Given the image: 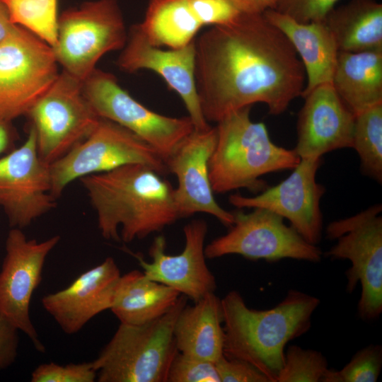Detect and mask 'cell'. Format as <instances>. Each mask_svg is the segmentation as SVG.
Segmentation results:
<instances>
[{
  "mask_svg": "<svg viewBox=\"0 0 382 382\" xmlns=\"http://www.w3.org/2000/svg\"><path fill=\"white\" fill-rule=\"evenodd\" d=\"M323 354L297 345L288 347L276 382H319L328 369Z\"/></svg>",
  "mask_w": 382,
  "mask_h": 382,
  "instance_id": "obj_29",
  "label": "cell"
},
{
  "mask_svg": "<svg viewBox=\"0 0 382 382\" xmlns=\"http://www.w3.org/2000/svg\"><path fill=\"white\" fill-rule=\"evenodd\" d=\"M320 163L321 158H301L290 175L277 185L255 197L231 195L228 202L238 209H268L288 219L307 242L317 245L323 226L320 202L325 192L316 181Z\"/></svg>",
  "mask_w": 382,
  "mask_h": 382,
  "instance_id": "obj_15",
  "label": "cell"
},
{
  "mask_svg": "<svg viewBox=\"0 0 382 382\" xmlns=\"http://www.w3.org/2000/svg\"><path fill=\"white\" fill-rule=\"evenodd\" d=\"M216 141V127L194 129L178 146L166 164L178 181L174 197L180 218L206 213L230 227L233 213L223 209L214 198L209 173V161Z\"/></svg>",
  "mask_w": 382,
  "mask_h": 382,
  "instance_id": "obj_16",
  "label": "cell"
},
{
  "mask_svg": "<svg viewBox=\"0 0 382 382\" xmlns=\"http://www.w3.org/2000/svg\"><path fill=\"white\" fill-rule=\"evenodd\" d=\"M50 165L40 157L30 125L25 141L0 158V207L11 228L23 229L56 207Z\"/></svg>",
  "mask_w": 382,
  "mask_h": 382,
  "instance_id": "obj_14",
  "label": "cell"
},
{
  "mask_svg": "<svg viewBox=\"0 0 382 382\" xmlns=\"http://www.w3.org/2000/svg\"><path fill=\"white\" fill-rule=\"evenodd\" d=\"M241 13H262L272 9L275 0H229Z\"/></svg>",
  "mask_w": 382,
  "mask_h": 382,
  "instance_id": "obj_37",
  "label": "cell"
},
{
  "mask_svg": "<svg viewBox=\"0 0 382 382\" xmlns=\"http://www.w3.org/2000/svg\"><path fill=\"white\" fill-rule=\"evenodd\" d=\"M214 364L220 382H270L260 371L243 360L223 354Z\"/></svg>",
  "mask_w": 382,
  "mask_h": 382,
  "instance_id": "obj_35",
  "label": "cell"
},
{
  "mask_svg": "<svg viewBox=\"0 0 382 382\" xmlns=\"http://www.w3.org/2000/svg\"><path fill=\"white\" fill-rule=\"evenodd\" d=\"M189 2L203 26L228 23L241 13L229 0H189Z\"/></svg>",
  "mask_w": 382,
  "mask_h": 382,
  "instance_id": "obj_34",
  "label": "cell"
},
{
  "mask_svg": "<svg viewBox=\"0 0 382 382\" xmlns=\"http://www.w3.org/2000/svg\"><path fill=\"white\" fill-rule=\"evenodd\" d=\"M331 84L355 116L382 103V50L339 51Z\"/></svg>",
  "mask_w": 382,
  "mask_h": 382,
  "instance_id": "obj_23",
  "label": "cell"
},
{
  "mask_svg": "<svg viewBox=\"0 0 382 382\" xmlns=\"http://www.w3.org/2000/svg\"><path fill=\"white\" fill-rule=\"evenodd\" d=\"M325 23L338 51L382 50V4L376 0H349L334 7Z\"/></svg>",
  "mask_w": 382,
  "mask_h": 382,
  "instance_id": "obj_25",
  "label": "cell"
},
{
  "mask_svg": "<svg viewBox=\"0 0 382 382\" xmlns=\"http://www.w3.org/2000/svg\"><path fill=\"white\" fill-rule=\"evenodd\" d=\"M8 16V11L0 0V41L6 38L15 28Z\"/></svg>",
  "mask_w": 382,
  "mask_h": 382,
  "instance_id": "obj_39",
  "label": "cell"
},
{
  "mask_svg": "<svg viewBox=\"0 0 382 382\" xmlns=\"http://www.w3.org/2000/svg\"><path fill=\"white\" fill-rule=\"evenodd\" d=\"M127 34L117 0L86 1L64 11L52 47L58 64L83 81L106 53L122 49Z\"/></svg>",
  "mask_w": 382,
  "mask_h": 382,
  "instance_id": "obj_6",
  "label": "cell"
},
{
  "mask_svg": "<svg viewBox=\"0 0 382 382\" xmlns=\"http://www.w3.org/2000/svg\"><path fill=\"white\" fill-rule=\"evenodd\" d=\"M134 163L148 166L161 175L168 173L153 146L125 127L100 117L85 139L50 165L51 194L57 199L75 180Z\"/></svg>",
  "mask_w": 382,
  "mask_h": 382,
  "instance_id": "obj_8",
  "label": "cell"
},
{
  "mask_svg": "<svg viewBox=\"0 0 382 382\" xmlns=\"http://www.w3.org/2000/svg\"><path fill=\"white\" fill-rule=\"evenodd\" d=\"M120 277L116 262L108 257L67 287L45 295L42 307L64 333H77L96 316L110 309Z\"/></svg>",
  "mask_w": 382,
  "mask_h": 382,
  "instance_id": "obj_20",
  "label": "cell"
},
{
  "mask_svg": "<svg viewBox=\"0 0 382 382\" xmlns=\"http://www.w3.org/2000/svg\"><path fill=\"white\" fill-rule=\"evenodd\" d=\"M180 295L134 270L121 275L110 310L120 323L143 325L166 314Z\"/></svg>",
  "mask_w": 382,
  "mask_h": 382,
  "instance_id": "obj_24",
  "label": "cell"
},
{
  "mask_svg": "<svg viewBox=\"0 0 382 382\" xmlns=\"http://www.w3.org/2000/svg\"><path fill=\"white\" fill-rule=\"evenodd\" d=\"M52 48L16 25L0 41V117L26 115L59 75Z\"/></svg>",
  "mask_w": 382,
  "mask_h": 382,
  "instance_id": "obj_10",
  "label": "cell"
},
{
  "mask_svg": "<svg viewBox=\"0 0 382 382\" xmlns=\"http://www.w3.org/2000/svg\"><path fill=\"white\" fill-rule=\"evenodd\" d=\"M251 106L225 115L216 123V141L209 161L214 193L240 188L264 190V175L294 169L301 158L294 149L279 146L270 139L266 126L253 122Z\"/></svg>",
  "mask_w": 382,
  "mask_h": 382,
  "instance_id": "obj_4",
  "label": "cell"
},
{
  "mask_svg": "<svg viewBox=\"0 0 382 382\" xmlns=\"http://www.w3.org/2000/svg\"><path fill=\"white\" fill-rule=\"evenodd\" d=\"M82 84L85 96L100 117L111 120L139 136L156 150L165 163L195 129L189 116H166L143 105L109 72L96 69Z\"/></svg>",
  "mask_w": 382,
  "mask_h": 382,
  "instance_id": "obj_11",
  "label": "cell"
},
{
  "mask_svg": "<svg viewBox=\"0 0 382 382\" xmlns=\"http://www.w3.org/2000/svg\"><path fill=\"white\" fill-rule=\"evenodd\" d=\"M234 221L224 235L205 246L206 258L238 255L250 260L269 262L284 258L317 262L322 252L307 242L279 215L263 208L233 213Z\"/></svg>",
  "mask_w": 382,
  "mask_h": 382,
  "instance_id": "obj_12",
  "label": "cell"
},
{
  "mask_svg": "<svg viewBox=\"0 0 382 382\" xmlns=\"http://www.w3.org/2000/svg\"><path fill=\"white\" fill-rule=\"evenodd\" d=\"M151 167L128 164L80 178L108 240L130 243L180 219L171 183Z\"/></svg>",
  "mask_w": 382,
  "mask_h": 382,
  "instance_id": "obj_2",
  "label": "cell"
},
{
  "mask_svg": "<svg viewBox=\"0 0 382 382\" xmlns=\"http://www.w3.org/2000/svg\"><path fill=\"white\" fill-rule=\"evenodd\" d=\"M11 22L53 47L57 40L58 0H1Z\"/></svg>",
  "mask_w": 382,
  "mask_h": 382,
  "instance_id": "obj_28",
  "label": "cell"
},
{
  "mask_svg": "<svg viewBox=\"0 0 382 382\" xmlns=\"http://www.w3.org/2000/svg\"><path fill=\"white\" fill-rule=\"evenodd\" d=\"M305 76L295 50L263 13H240L195 40V86L207 122L257 103L280 115L301 96Z\"/></svg>",
  "mask_w": 382,
  "mask_h": 382,
  "instance_id": "obj_1",
  "label": "cell"
},
{
  "mask_svg": "<svg viewBox=\"0 0 382 382\" xmlns=\"http://www.w3.org/2000/svg\"><path fill=\"white\" fill-rule=\"evenodd\" d=\"M224 355L245 361L276 382L286 344L311 327L320 299L296 289L289 290L274 307H248L241 294L229 291L222 299Z\"/></svg>",
  "mask_w": 382,
  "mask_h": 382,
  "instance_id": "obj_3",
  "label": "cell"
},
{
  "mask_svg": "<svg viewBox=\"0 0 382 382\" xmlns=\"http://www.w3.org/2000/svg\"><path fill=\"white\" fill-rule=\"evenodd\" d=\"M82 83L62 71L26 115L35 132L38 154L48 165L85 139L99 122Z\"/></svg>",
  "mask_w": 382,
  "mask_h": 382,
  "instance_id": "obj_9",
  "label": "cell"
},
{
  "mask_svg": "<svg viewBox=\"0 0 382 382\" xmlns=\"http://www.w3.org/2000/svg\"><path fill=\"white\" fill-rule=\"evenodd\" d=\"M97 371L92 361L59 365L53 362L42 364L31 373L32 382H93Z\"/></svg>",
  "mask_w": 382,
  "mask_h": 382,
  "instance_id": "obj_31",
  "label": "cell"
},
{
  "mask_svg": "<svg viewBox=\"0 0 382 382\" xmlns=\"http://www.w3.org/2000/svg\"><path fill=\"white\" fill-rule=\"evenodd\" d=\"M363 174L382 182V103L355 116L353 144Z\"/></svg>",
  "mask_w": 382,
  "mask_h": 382,
  "instance_id": "obj_27",
  "label": "cell"
},
{
  "mask_svg": "<svg viewBox=\"0 0 382 382\" xmlns=\"http://www.w3.org/2000/svg\"><path fill=\"white\" fill-rule=\"evenodd\" d=\"M167 382H220L214 362L178 352L173 358Z\"/></svg>",
  "mask_w": 382,
  "mask_h": 382,
  "instance_id": "obj_32",
  "label": "cell"
},
{
  "mask_svg": "<svg viewBox=\"0 0 382 382\" xmlns=\"http://www.w3.org/2000/svg\"><path fill=\"white\" fill-rule=\"evenodd\" d=\"M117 65L127 72L141 69L156 72L180 97L195 129L210 126L203 115L195 86V40L180 48L162 50L147 40L139 24L134 25Z\"/></svg>",
  "mask_w": 382,
  "mask_h": 382,
  "instance_id": "obj_18",
  "label": "cell"
},
{
  "mask_svg": "<svg viewBox=\"0 0 382 382\" xmlns=\"http://www.w3.org/2000/svg\"><path fill=\"white\" fill-rule=\"evenodd\" d=\"M305 99L297 122L294 151L301 158H321L340 149L352 148L355 115L331 83L303 94Z\"/></svg>",
  "mask_w": 382,
  "mask_h": 382,
  "instance_id": "obj_19",
  "label": "cell"
},
{
  "mask_svg": "<svg viewBox=\"0 0 382 382\" xmlns=\"http://www.w3.org/2000/svg\"><path fill=\"white\" fill-rule=\"evenodd\" d=\"M18 329L0 311V371L11 366L18 355Z\"/></svg>",
  "mask_w": 382,
  "mask_h": 382,
  "instance_id": "obj_36",
  "label": "cell"
},
{
  "mask_svg": "<svg viewBox=\"0 0 382 382\" xmlns=\"http://www.w3.org/2000/svg\"><path fill=\"white\" fill-rule=\"evenodd\" d=\"M13 132L11 122L0 117V156L12 144Z\"/></svg>",
  "mask_w": 382,
  "mask_h": 382,
  "instance_id": "obj_38",
  "label": "cell"
},
{
  "mask_svg": "<svg viewBox=\"0 0 382 382\" xmlns=\"http://www.w3.org/2000/svg\"><path fill=\"white\" fill-rule=\"evenodd\" d=\"M207 231L208 226L204 220L195 219L183 228L185 245L180 253L167 254L166 238L158 236L149 250L151 262L145 261L139 254L132 255L148 278L196 302L214 292L216 288L215 277L205 260L204 242Z\"/></svg>",
  "mask_w": 382,
  "mask_h": 382,
  "instance_id": "obj_17",
  "label": "cell"
},
{
  "mask_svg": "<svg viewBox=\"0 0 382 382\" xmlns=\"http://www.w3.org/2000/svg\"><path fill=\"white\" fill-rule=\"evenodd\" d=\"M60 241L53 236L43 241L28 239L22 229L11 228L0 271V311L31 341L37 351L45 347L30 315L33 294L42 278L47 257Z\"/></svg>",
  "mask_w": 382,
  "mask_h": 382,
  "instance_id": "obj_13",
  "label": "cell"
},
{
  "mask_svg": "<svg viewBox=\"0 0 382 382\" xmlns=\"http://www.w3.org/2000/svg\"><path fill=\"white\" fill-rule=\"evenodd\" d=\"M382 366L380 345H369L356 352L340 371L328 369L321 382H376Z\"/></svg>",
  "mask_w": 382,
  "mask_h": 382,
  "instance_id": "obj_30",
  "label": "cell"
},
{
  "mask_svg": "<svg viewBox=\"0 0 382 382\" xmlns=\"http://www.w3.org/2000/svg\"></svg>",
  "mask_w": 382,
  "mask_h": 382,
  "instance_id": "obj_40",
  "label": "cell"
},
{
  "mask_svg": "<svg viewBox=\"0 0 382 382\" xmlns=\"http://www.w3.org/2000/svg\"><path fill=\"white\" fill-rule=\"evenodd\" d=\"M221 301L214 292L186 305L175 322L173 335L180 354L216 362L224 352Z\"/></svg>",
  "mask_w": 382,
  "mask_h": 382,
  "instance_id": "obj_22",
  "label": "cell"
},
{
  "mask_svg": "<svg viewBox=\"0 0 382 382\" xmlns=\"http://www.w3.org/2000/svg\"><path fill=\"white\" fill-rule=\"evenodd\" d=\"M262 13L287 38L303 64L307 83L301 96L331 83L339 51L325 21L300 23L274 9Z\"/></svg>",
  "mask_w": 382,
  "mask_h": 382,
  "instance_id": "obj_21",
  "label": "cell"
},
{
  "mask_svg": "<svg viewBox=\"0 0 382 382\" xmlns=\"http://www.w3.org/2000/svg\"><path fill=\"white\" fill-rule=\"evenodd\" d=\"M139 26L152 45L177 49L195 40L203 25L189 0H149Z\"/></svg>",
  "mask_w": 382,
  "mask_h": 382,
  "instance_id": "obj_26",
  "label": "cell"
},
{
  "mask_svg": "<svg viewBox=\"0 0 382 382\" xmlns=\"http://www.w3.org/2000/svg\"><path fill=\"white\" fill-rule=\"evenodd\" d=\"M382 206L374 204L350 217L333 221L326 227L327 238L336 240L325 255L332 259L348 260L347 290L358 283L361 296L358 313L366 320L382 312Z\"/></svg>",
  "mask_w": 382,
  "mask_h": 382,
  "instance_id": "obj_7",
  "label": "cell"
},
{
  "mask_svg": "<svg viewBox=\"0 0 382 382\" xmlns=\"http://www.w3.org/2000/svg\"><path fill=\"white\" fill-rule=\"evenodd\" d=\"M187 305L180 295L166 314L149 323H120L92 361L99 382H167L170 364L178 352L173 335L176 318Z\"/></svg>",
  "mask_w": 382,
  "mask_h": 382,
  "instance_id": "obj_5",
  "label": "cell"
},
{
  "mask_svg": "<svg viewBox=\"0 0 382 382\" xmlns=\"http://www.w3.org/2000/svg\"><path fill=\"white\" fill-rule=\"evenodd\" d=\"M339 0H275L272 9L303 23L324 21Z\"/></svg>",
  "mask_w": 382,
  "mask_h": 382,
  "instance_id": "obj_33",
  "label": "cell"
}]
</instances>
